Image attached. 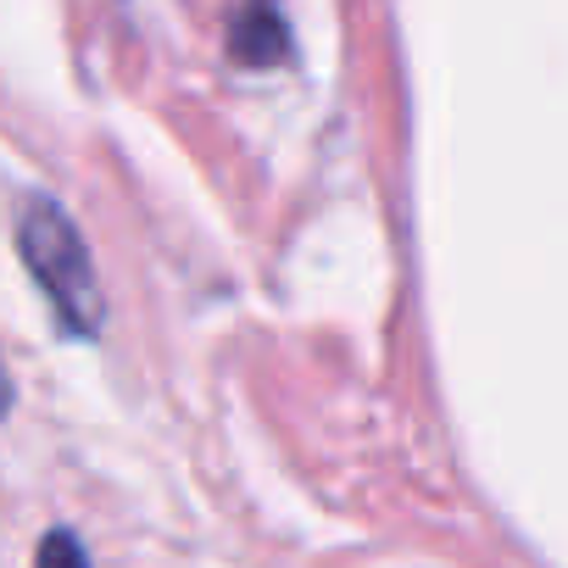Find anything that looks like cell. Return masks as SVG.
<instances>
[{"label":"cell","mask_w":568,"mask_h":568,"mask_svg":"<svg viewBox=\"0 0 568 568\" xmlns=\"http://www.w3.org/2000/svg\"><path fill=\"white\" fill-rule=\"evenodd\" d=\"M18 251H23L34 284L51 296L62 329L95 335L101 329V278H95L84 234L51 195H29L18 206Z\"/></svg>","instance_id":"obj_1"},{"label":"cell","mask_w":568,"mask_h":568,"mask_svg":"<svg viewBox=\"0 0 568 568\" xmlns=\"http://www.w3.org/2000/svg\"><path fill=\"white\" fill-rule=\"evenodd\" d=\"M40 568H90V557H84L79 535H68V529H51V535L40 540Z\"/></svg>","instance_id":"obj_3"},{"label":"cell","mask_w":568,"mask_h":568,"mask_svg":"<svg viewBox=\"0 0 568 568\" xmlns=\"http://www.w3.org/2000/svg\"><path fill=\"white\" fill-rule=\"evenodd\" d=\"M7 402H12V385H7V374H0V413H7Z\"/></svg>","instance_id":"obj_4"},{"label":"cell","mask_w":568,"mask_h":568,"mask_svg":"<svg viewBox=\"0 0 568 568\" xmlns=\"http://www.w3.org/2000/svg\"><path fill=\"white\" fill-rule=\"evenodd\" d=\"M229 51L240 68H278L291 57V34H284V18L256 7V12H240L234 18V34H229Z\"/></svg>","instance_id":"obj_2"}]
</instances>
